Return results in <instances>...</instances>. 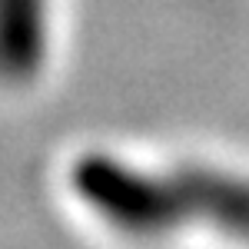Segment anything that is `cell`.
<instances>
[{
	"label": "cell",
	"mask_w": 249,
	"mask_h": 249,
	"mask_svg": "<svg viewBox=\"0 0 249 249\" xmlns=\"http://www.w3.org/2000/svg\"><path fill=\"white\" fill-rule=\"evenodd\" d=\"M73 186L96 216L133 236L203 223L249 243V183L219 173L146 176L107 156H90L77 163Z\"/></svg>",
	"instance_id": "6da1fadb"
},
{
	"label": "cell",
	"mask_w": 249,
	"mask_h": 249,
	"mask_svg": "<svg viewBox=\"0 0 249 249\" xmlns=\"http://www.w3.org/2000/svg\"><path fill=\"white\" fill-rule=\"evenodd\" d=\"M43 0H0V80H30L43 63Z\"/></svg>",
	"instance_id": "7a4b0ae2"
}]
</instances>
